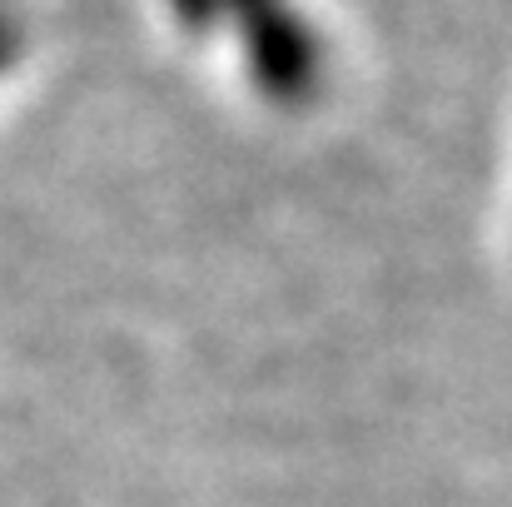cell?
Listing matches in <instances>:
<instances>
[{
	"label": "cell",
	"mask_w": 512,
	"mask_h": 507,
	"mask_svg": "<svg viewBox=\"0 0 512 507\" xmlns=\"http://www.w3.org/2000/svg\"><path fill=\"white\" fill-rule=\"evenodd\" d=\"M234 15L249 25V65L264 90L274 95H299L314 80V45L309 30L294 20L284 0H229Z\"/></svg>",
	"instance_id": "1"
},
{
	"label": "cell",
	"mask_w": 512,
	"mask_h": 507,
	"mask_svg": "<svg viewBox=\"0 0 512 507\" xmlns=\"http://www.w3.org/2000/svg\"><path fill=\"white\" fill-rule=\"evenodd\" d=\"M5 55H10V25L0 20V65H5Z\"/></svg>",
	"instance_id": "2"
}]
</instances>
